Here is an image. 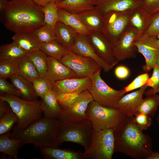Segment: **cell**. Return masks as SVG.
Wrapping results in <instances>:
<instances>
[{
    "label": "cell",
    "instance_id": "obj_1",
    "mask_svg": "<svg viewBox=\"0 0 159 159\" xmlns=\"http://www.w3.org/2000/svg\"><path fill=\"white\" fill-rule=\"evenodd\" d=\"M134 116H125L114 129L115 153L135 159H148L153 152L152 140L138 127Z\"/></svg>",
    "mask_w": 159,
    "mask_h": 159
},
{
    "label": "cell",
    "instance_id": "obj_2",
    "mask_svg": "<svg viewBox=\"0 0 159 159\" xmlns=\"http://www.w3.org/2000/svg\"><path fill=\"white\" fill-rule=\"evenodd\" d=\"M43 6L32 0H11L1 12L4 26L14 33L34 32L45 23Z\"/></svg>",
    "mask_w": 159,
    "mask_h": 159
},
{
    "label": "cell",
    "instance_id": "obj_3",
    "mask_svg": "<svg viewBox=\"0 0 159 159\" xmlns=\"http://www.w3.org/2000/svg\"><path fill=\"white\" fill-rule=\"evenodd\" d=\"M60 122L59 120L43 117L24 129L13 130L10 134L12 137L21 139L24 145L31 144L39 148L58 147L57 137Z\"/></svg>",
    "mask_w": 159,
    "mask_h": 159
},
{
    "label": "cell",
    "instance_id": "obj_4",
    "mask_svg": "<svg viewBox=\"0 0 159 159\" xmlns=\"http://www.w3.org/2000/svg\"><path fill=\"white\" fill-rule=\"evenodd\" d=\"M0 100L6 102L18 117L14 129H24L34 122L43 117L41 101H29L19 97L4 93Z\"/></svg>",
    "mask_w": 159,
    "mask_h": 159
},
{
    "label": "cell",
    "instance_id": "obj_5",
    "mask_svg": "<svg viewBox=\"0 0 159 159\" xmlns=\"http://www.w3.org/2000/svg\"><path fill=\"white\" fill-rule=\"evenodd\" d=\"M93 131L92 124L88 119L78 123L62 120L57 133V143L59 146L65 142L76 143L85 151L90 146Z\"/></svg>",
    "mask_w": 159,
    "mask_h": 159
},
{
    "label": "cell",
    "instance_id": "obj_6",
    "mask_svg": "<svg viewBox=\"0 0 159 159\" xmlns=\"http://www.w3.org/2000/svg\"><path fill=\"white\" fill-rule=\"evenodd\" d=\"M86 114L96 130L114 129L125 116L116 109L103 106L94 100L89 105Z\"/></svg>",
    "mask_w": 159,
    "mask_h": 159
},
{
    "label": "cell",
    "instance_id": "obj_7",
    "mask_svg": "<svg viewBox=\"0 0 159 159\" xmlns=\"http://www.w3.org/2000/svg\"><path fill=\"white\" fill-rule=\"evenodd\" d=\"M114 151V129H93L90 146L84 154L85 159H111Z\"/></svg>",
    "mask_w": 159,
    "mask_h": 159
},
{
    "label": "cell",
    "instance_id": "obj_8",
    "mask_svg": "<svg viewBox=\"0 0 159 159\" xmlns=\"http://www.w3.org/2000/svg\"><path fill=\"white\" fill-rule=\"evenodd\" d=\"M100 68L90 77L92 85L89 90L94 100L101 105L107 107H114L126 93L124 89L115 90L109 86L100 76Z\"/></svg>",
    "mask_w": 159,
    "mask_h": 159
},
{
    "label": "cell",
    "instance_id": "obj_9",
    "mask_svg": "<svg viewBox=\"0 0 159 159\" xmlns=\"http://www.w3.org/2000/svg\"><path fill=\"white\" fill-rule=\"evenodd\" d=\"M132 11H111L103 15L102 33L113 48L129 25Z\"/></svg>",
    "mask_w": 159,
    "mask_h": 159
},
{
    "label": "cell",
    "instance_id": "obj_10",
    "mask_svg": "<svg viewBox=\"0 0 159 159\" xmlns=\"http://www.w3.org/2000/svg\"><path fill=\"white\" fill-rule=\"evenodd\" d=\"M93 101L89 90L78 94L71 104L66 107H62V114L60 121L78 123L87 120L86 112L89 104Z\"/></svg>",
    "mask_w": 159,
    "mask_h": 159
},
{
    "label": "cell",
    "instance_id": "obj_11",
    "mask_svg": "<svg viewBox=\"0 0 159 159\" xmlns=\"http://www.w3.org/2000/svg\"><path fill=\"white\" fill-rule=\"evenodd\" d=\"M60 61L73 71L78 78L90 77L101 68L94 59L71 52Z\"/></svg>",
    "mask_w": 159,
    "mask_h": 159
},
{
    "label": "cell",
    "instance_id": "obj_12",
    "mask_svg": "<svg viewBox=\"0 0 159 159\" xmlns=\"http://www.w3.org/2000/svg\"><path fill=\"white\" fill-rule=\"evenodd\" d=\"M138 35L137 31L129 24L113 47L114 55L119 61L136 58L134 43Z\"/></svg>",
    "mask_w": 159,
    "mask_h": 159
},
{
    "label": "cell",
    "instance_id": "obj_13",
    "mask_svg": "<svg viewBox=\"0 0 159 159\" xmlns=\"http://www.w3.org/2000/svg\"><path fill=\"white\" fill-rule=\"evenodd\" d=\"M157 39L156 36H140L137 37L134 42V45L145 59V64L142 66L143 70L145 72L149 71L156 65L159 55Z\"/></svg>",
    "mask_w": 159,
    "mask_h": 159
},
{
    "label": "cell",
    "instance_id": "obj_14",
    "mask_svg": "<svg viewBox=\"0 0 159 159\" xmlns=\"http://www.w3.org/2000/svg\"><path fill=\"white\" fill-rule=\"evenodd\" d=\"M97 54L112 68L119 61L114 54L113 48L101 32H92L87 35Z\"/></svg>",
    "mask_w": 159,
    "mask_h": 159
},
{
    "label": "cell",
    "instance_id": "obj_15",
    "mask_svg": "<svg viewBox=\"0 0 159 159\" xmlns=\"http://www.w3.org/2000/svg\"><path fill=\"white\" fill-rule=\"evenodd\" d=\"M92 85L90 77L72 78L55 82L53 85L52 90L57 95L79 94L89 90Z\"/></svg>",
    "mask_w": 159,
    "mask_h": 159
},
{
    "label": "cell",
    "instance_id": "obj_16",
    "mask_svg": "<svg viewBox=\"0 0 159 159\" xmlns=\"http://www.w3.org/2000/svg\"><path fill=\"white\" fill-rule=\"evenodd\" d=\"M69 50L79 55L94 59L105 72H108L112 69L97 54L86 35L79 34L74 44Z\"/></svg>",
    "mask_w": 159,
    "mask_h": 159
},
{
    "label": "cell",
    "instance_id": "obj_17",
    "mask_svg": "<svg viewBox=\"0 0 159 159\" xmlns=\"http://www.w3.org/2000/svg\"><path fill=\"white\" fill-rule=\"evenodd\" d=\"M148 86L145 85L139 90L124 95L114 108L125 116H134L142 102L144 94Z\"/></svg>",
    "mask_w": 159,
    "mask_h": 159
},
{
    "label": "cell",
    "instance_id": "obj_18",
    "mask_svg": "<svg viewBox=\"0 0 159 159\" xmlns=\"http://www.w3.org/2000/svg\"><path fill=\"white\" fill-rule=\"evenodd\" d=\"M142 3L135 0H95L94 5L103 15L111 11H132L141 7Z\"/></svg>",
    "mask_w": 159,
    "mask_h": 159
},
{
    "label": "cell",
    "instance_id": "obj_19",
    "mask_svg": "<svg viewBox=\"0 0 159 159\" xmlns=\"http://www.w3.org/2000/svg\"><path fill=\"white\" fill-rule=\"evenodd\" d=\"M47 60L48 69L47 79L52 86L57 81L77 77L73 71L60 61L48 56Z\"/></svg>",
    "mask_w": 159,
    "mask_h": 159
},
{
    "label": "cell",
    "instance_id": "obj_20",
    "mask_svg": "<svg viewBox=\"0 0 159 159\" xmlns=\"http://www.w3.org/2000/svg\"><path fill=\"white\" fill-rule=\"evenodd\" d=\"M41 99L43 117L60 120L62 110L58 100L57 94L52 90Z\"/></svg>",
    "mask_w": 159,
    "mask_h": 159
},
{
    "label": "cell",
    "instance_id": "obj_21",
    "mask_svg": "<svg viewBox=\"0 0 159 159\" xmlns=\"http://www.w3.org/2000/svg\"><path fill=\"white\" fill-rule=\"evenodd\" d=\"M74 14L90 32L102 33L104 16L96 6L93 9Z\"/></svg>",
    "mask_w": 159,
    "mask_h": 159
},
{
    "label": "cell",
    "instance_id": "obj_22",
    "mask_svg": "<svg viewBox=\"0 0 159 159\" xmlns=\"http://www.w3.org/2000/svg\"><path fill=\"white\" fill-rule=\"evenodd\" d=\"M40 152L47 159H85L84 153L71 149L46 147L39 148Z\"/></svg>",
    "mask_w": 159,
    "mask_h": 159
},
{
    "label": "cell",
    "instance_id": "obj_23",
    "mask_svg": "<svg viewBox=\"0 0 159 159\" xmlns=\"http://www.w3.org/2000/svg\"><path fill=\"white\" fill-rule=\"evenodd\" d=\"M55 40L69 50L74 44L79 33L71 27L59 21L54 28Z\"/></svg>",
    "mask_w": 159,
    "mask_h": 159
},
{
    "label": "cell",
    "instance_id": "obj_24",
    "mask_svg": "<svg viewBox=\"0 0 159 159\" xmlns=\"http://www.w3.org/2000/svg\"><path fill=\"white\" fill-rule=\"evenodd\" d=\"M24 145L21 139L12 137L9 132L0 135V152L11 158H18L19 150Z\"/></svg>",
    "mask_w": 159,
    "mask_h": 159
},
{
    "label": "cell",
    "instance_id": "obj_25",
    "mask_svg": "<svg viewBox=\"0 0 159 159\" xmlns=\"http://www.w3.org/2000/svg\"><path fill=\"white\" fill-rule=\"evenodd\" d=\"M9 78L18 92L20 97L29 101L37 100L38 96L35 92L32 82L17 74L12 75Z\"/></svg>",
    "mask_w": 159,
    "mask_h": 159
},
{
    "label": "cell",
    "instance_id": "obj_26",
    "mask_svg": "<svg viewBox=\"0 0 159 159\" xmlns=\"http://www.w3.org/2000/svg\"><path fill=\"white\" fill-rule=\"evenodd\" d=\"M12 39L27 52L40 50L42 44L33 32L14 33Z\"/></svg>",
    "mask_w": 159,
    "mask_h": 159
},
{
    "label": "cell",
    "instance_id": "obj_27",
    "mask_svg": "<svg viewBox=\"0 0 159 159\" xmlns=\"http://www.w3.org/2000/svg\"><path fill=\"white\" fill-rule=\"evenodd\" d=\"M151 16L141 7L131 12L129 24L138 32L137 37L141 36L148 29L150 23Z\"/></svg>",
    "mask_w": 159,
    "mask_h": 159
},
{
    "label": "cell",
    "instance_id": "obj_28",
    "mask_svg": "<svg viewBox=\"0 0 159 159\" xmlns=\"http://www.w3.org/2000/svg\"><path fill=\"white\" fill-rule=\"evenodd\" d=\"M16 64L18 74L32 82L39 78V74L34 65L26 55L14 61Z\"/></svg>",
    "mask_w": 159,
    "mask_h": 159
},
{
    "label": "cell",
    "instance_id": "obj_29",
    "mask_svg": "<svg viewBox=\"0 0 159 159\" xmlns=\"http://www.w3.org/2000/svg\"><path fill=\"white\" fill-rule=\"evenodd\" d=\"M58 14L59 21L71 27L79 34L87 35L90 33L76 14L59 9Z\"/></svg>",
    "mask_w": 159,
    "mask_h": 159
},
{
    "label": "cell",
    "instance_id": "obj_30",
    "mask_svg": "<svg viewBox=\"0 0 159 159\" xmlns=\"http://www.w3.org/2000/svg\"><path fill=\"white\" fill-rule=\"evenodd\" d=\"M95 0H64L56 3L58 8L65 10L70 12L76 13L92 9L95 7Z\"/></svg>",
    "mask_w": 159,
    "mask_h": 159
},
{
    "label": "cell",
    "instance_id": "obj_31",
    "mask_svg": "<svg viewBox=\"0 0 159 159\" xmlns=\"http://www.w3.org/2000/svg\"><path fill=\"white\" fill-rule=\"evenodd\" d=\"M27 52L15 42L1 45L0 47V61L14 62L26 55Z\"/></svg>",
    "mask_w": 159,
    "mask_h": 159
},
{
    "label": "cell",
    "instance_id": "obj_32",
    "mask_svg": "<svg viewBox=\"0 0 159 159\" xmlns=\"http://www.w3.org/2000/svg\"><path fill=\"white\" fill-rule=\"evenodd\" d=\"M26 55L34 64L40 77L47 79L48 69L47 55L41 50L27 52Z\"/></svg>",
    "mask_w": 159,
    "mask_h": 159
},
{
    "label": "cell",
    "instance_id": "obj_33",
    "mask_svg": "<svg viewBox=\"0 0 159 159\" xmlns=\"http://www.w3.org/2000/svg\"><path fill=\"white\" fill-rule=\"evenodd\" d=\"M40 50L47 56L53 57L59 61L70 52L55 40L42 44Z\"/></svg>",
    "mask_w": 159,
    "mask_h": 159
},
{
    "label": "cell",
    "instance_id": "obj_34",
    "mask_svg": "<svg viewBox=\"0 0 159 159\" xmlns=\"http://www.w3.org/2000/svg\"><path fill=\"white\" fill-rule=\"evenodd\" d=\"M159 107V95L156 94L147 95L139 107L138 113H143L153 117Z\"/></svg>",
    "mask_w": 159,
    "mask_h": 159
},
{
    "label": "cell",
    "instance_id": "obj_35",
    "mask_svg": "<svg viewBox=\"0 0 159 159\" xmlns=\"http://www.w3.org/2000/svg\"><path fill=\"white\" fill-rule=\"evenodd\" d=\"M45 23L49 25L54 29L55 26L59 21V9L56 2L53 0L42 8Z\"/></svg>",
    "mask_w": 159,
    "mask_h": 159
},
{
    "label": "cell",
    "instance_id": "obj_36",
    "mask_svg": "<svg viewBox=\"0 0 159 159\" xmlns=\"http://www.w3.org/2000/svg\"><path fill=\"white\" fill-rule=\"evenodd\" d=\"M17 120L16 115L10 107L0 117V135L9 132Z\"/></svg>",
    "mask_w": 159,
    "mask_h": 159
},
{
    "label": "cell",
    "instance_id": "obj_37",
    "mask_svg": "<svg viewBox=\"0 0 159 159\" xmlns=\"http://www.w3.org/2000/svg\"><path fill=\"white\" fill-rule=\"evenodd\" d=\"M33 32L42 44L55 40L54 29L46 24Z\"/></svg>",
    "mask_w": 159,
    "mask_h": 159
},
{
    "label": "cell",
    "instance_id": "obj_38",
    "mask_svg": "<svg viewBox=\"0 0 159 159\" xmlns=\"http://www.w3.org/2000/svg\"><path fill=\"white\" fill-rule=\"evenodd\" d=\"M32 83L36 93L41 98L52 90V86L47 79L39 77L33 80Z\"/></svg>",
    "mask_w": 159,
    "mask_h": 159
},
{
    "label": "cell",
    "instance_id": "obj_39",
    "mask_svg": "<svg viewBox=\"0 0 159 159\" xmlns=\"http://www.w3.org/2000/svg\"><path fill=\"white\" fill-rule=\"evenodd\" d=\"M153 69L152 75L146 84L148 87L151 88L145 91L144 94L146 96L155 94V92L159 85V67L156 64Z\"/></svg>",
    "mask_w": 159,
    "mask_h": 159
},
{
    "label": "cell",
    "instance_id": "obj_40",
    "mask_svg": "<svg viewBox=\"0 0 159 159\" xmlns=\"http://www.w3.org/2000/svg\"><path fill=\"white\" fill-rule=\"evenodd\" d=\"M16 74L17 71L14 62L0 61V77L6 79Z\"/></svg>",
    "mask_w": 159,
    "mask_h": 159
},
{
    "label": "cell",
    "instance_id": "obj_41",
    "mask_svg": "<svg viewBox=\"0 0 159 159\" xmlns=\"http://www.w3.org/2000/svg\"><path fill=\"white\" fill-rule=\"evenodd\" d=\"M149 76L148 73H145L137 76L124 89L125 93L140 88L146 85Z\"/></svg>",
    "mask_w": 159,
    "mask_h": 159
},
{
    "label": "cell",
    "instance_id": "obj_42",
    "mask_svg": "<svg viewBox=\"0 0 159 159\" xmlns=\"http://www.w3.org/2000/svg\"><path fill=\"white\" fill-rule=\"evenodd\" d=\"M159 34V11L152 16L150 25L141 36L148 37L156 36Z\"/></svg>",
    "mask_w": 159,
    "mask_h": 159
},
{
    "label": "cell",
    "instance_id": "obj_43",
    "mask_svg": "<svg viewBox=\"0 0 159 159\" xmlns=\"http://www.w3.org/2000/svg\"><path fill=\"white\" fill-rule=\"evenodd\" d=\"M134 120L138 127L142 131L148 129L152 122L151 117L143 113H137L134 116Z\"/></svg>",
    "mask_w": 159,
    "mask_h": 159
},
{
    "label": "cell",
    "instance_id": "obj_44",
    "mask_svg": "<svg viewBox=\"0 0 159 159\" xmlns=\"http://www.w3.org/2000/svg\"><path fill=\"white\" fill-rule=\"evenodd\" d=\"M6 79L0 77V94L6 93L20 97L19 94L14 86L8 82Z\"/></svg>",
    "mask_w": 159,
    "mask_h": 159
},
{
    "label": "cell",
    "instance_id": "obj_45",
    "mask_svg": "<svg viewBox=\"0 0 159 159\" xmlns=\"http://www.w3.org/2000/svg\"><path fill=\"white\" fill-rule=\"evenodd\" d=\"M141 7L152 16L159 11V0H144Z\"/></svg>",
    "mask_w": 159,
    "mask_h": 159
},
{
    "label": "cell",
    "instance_id": "obj_46",
    "mask_svg": "<svg viewBox=\"0 0 159 159\" xmlns=\"http://www.w3.org/2000/svg\"><path fill=\"white\" fill-rule=\"evenodd\" d=\"M114 74L118 79L123 80L127 78L130 74V71L128 67L120 65L117 67L115 69Z\"/></svg>",
    "mask_w": 159,
    "mask_h": 159
},
{
    "label": "cell",
    "instance_id": "obj_47",
    "mask_svg": "<svg viewBox=\"0 0 159 159\" xmlns=\"http://www.w3.org/2000/svg\"><path fill=\"white\" fill-rule=\"evenodd\" d=\"M10 108V106L6 102L0 100V117Z\"/></svg>",
    "mask_w": 159,
    "mask_h": 159
},
{
    "label": "cell",
    "instance_id": "obj_48",
    "mask_svg": "<svg viewBox=\"0 0 159 159\" xmlns=\"http://www.w3.org/2000/svg\"><path fill=\"white\" fill-rule=\"evenodd\" d=\"M37 4L43 6L49 3L52 0H32Z\"/></svg>",
    "mask_w": 159,
    "mask_h": 159
},
{
    "label": "cell",
    "instance_id": "obj_49",
    "mask_svg": "<svg viewBox=\"0 0 159 159\" xmlns=\"http://www.w3.org/2000/svg\"><path fill=\"white\" fill-rule=\"evenodd\" d=\"M148 159H159V152H153Z\"/></svg>",
    "mask_w": 159,
    "mask_h": 159
},
{
    "label": "cell",
    "instance_id": "obj_50",
    "mask_svg": "<svg viewBox=\"0 0 159 159\" xmlns=\"http://www.w3.org/2000/svg\"><path fill=\"white\" fill-rule=\"evenodd\" d=\"M8 0H0V11L1 12L4 10Z\"/></svg>",
    "mask_w": 159,
    "mask_h": 159
},
{
    "label": "cell",
    "instance_id": "obj_51",
    "mask_svg": "<svg viewBox=\"0 0 159 159\" xmlns=\"http://www.w3.org/2000/svg\"><path fill=\"white\" fill-rule=\"evenodd\" d=\"M156 64L159 67V55L157 59L156 60Z\"/></svg>",
    "mask_w": 159,
    "mask_h": 159
},
{
    "label": "cell",
    "instance_id": "obj_52",
    "mask_svg": "<svg viewBox=\"0 0 159 159\" xmlns=\"http://www.w3.org/2000/svg\"><path fill=\"white\" fill-rule=\"evenodd\" d=\"M159 92V85L157 88V89L155 92V94Z\"/></svg>",
    "mask_w": 159,
    "mask_h": 159
},
{
    "label": "cell",
    "instance_id": "obj_53",
    "mask_svg": "<svg viewBox=\"0 0 159 159\" xmlns=\"http://www.w3.org/2000/svg\"><path fill=\"white\" fill-rule=\"evenodd\" d=\"M54 0L56 3H58L64 0Z\"/></svg>",
    "mask_w": 159,
    "mask_h": 159
},
{
    "label": "cell",
    "instance_id": "obj_54",
    "mask_svg": "<svg viewBox=\"0 0 159 159\" xmlns=\"http://www.w3.org/2000/svg\"><path fill=\"white\" fill-rule=\"evenodd\" d=\"M156 43L158 47H159V39H158L157 38L156 40Z\"/></svg>",
    "mask_w": 159,
    "mask_h": 159
},
{
    "label": "cell",
    "instance_id": "obj_55",
    "mask_svg": "<svg viewBox=\"0 0 159 159\" xmlns=\"http://www.w3.org/2000/svg\"><path fill=\"white\" fill-rule=\"evenodd\" d=\"M157 121L159 125V112L157 117Z\"/></svg>",
    "mask_w": 159,
    "mask_h": 159
},
{
    "label": "cell",
    "instance_id": "obj_56",
    "mask_svg": "<svg viewBox=\"0 0 159 159\" xmlns=\"http://www.w3.org/2000/svg\"><path fill=\"white\" fill-rule=\"evenodd\" d=\"M156 37L158 39H159V34L156 35Z\"/></svg>",
    "mask_w": 159,
    "mask_h": 159
},
{
    "label": "cell",
    "instance_id": "obj_57",
    "mask_svg": "<svg viewBox=\"0 0 159 159\" xmlns=\"http://www.w3.org/2000/svg\"><path fill=\"white\" fill-rule=\"evenodd\" d=\"M135 0L143 2L144 0Z\"/></svg>",
    "mask_w": 159,
    "mask_h": 159
},
{
    "label": "cell",
    "instance_id": "obj_58",
    "mask_svg": "<svg viewBox=\"0 0 159 159\" xmlns=\"http://www.w3.org/2000/svg\"><path fill=\"white\" fill-rule=\"evenodd\" d=\"M158 52H159V47L158 48Z\"/></svg>",
    "mask_w": 159,
    "mask_h": 159
}]
</instances>
